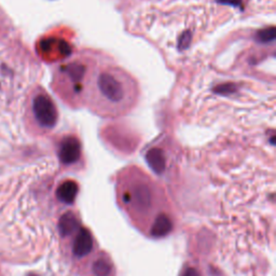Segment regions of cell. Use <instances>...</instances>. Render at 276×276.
I'll return each mask as SVG.
<instances>
[{
    "mask_svg": "<svg viewBox=\"0 0 276 276\" xmlns=\"http://www.w3.org/2000/svg\"><path fill=\"white\" fill-rule=\"evenodd\" d=\"M81 156V144L77 137L67 136L65 137L59 150V157L64 164H73L80 159Z\"/></svg>",
    "mask_w": 276,
    "mask_h": 276,
    "instance_id": "obj_3",
    "label": "cell"
},
{
    "mask_svg": "<svg viewBox=\"0 0 276 276\" xmlns=\"http://www.w3.org/2000/svg\"><path fill=\"white\" fill-rule=\"evenodd\" d=\"M173 229L172 220L166 215H160L151 228V234L156 237H163Z\"/></svg>",
    "mask_w": 276,
    "mask_h": 276,
    "instance_id": "obj_8",
    "label": "cell"
},
{
    "mask_svg": "<svg viewBox=\"0 0 276 276\" xmlns=\"http://www.w3.org/2000/svg\"><path fill=\"white\" fill-rule=\"evenodd\" d=\"M190 41H191V34H190V32H186L182 35V38H180L178 45L180 49H183V50L187 49L190 44Z\"/></svg>",
    "mask_w": 276,
    "mask_h": 276,
    "instance_id": "obj_13",
    "label": "cell"
},
{
    "mask_svg": "<svg viewBox=\"0 0 276 276\" xmlns=\"http://www.w3.org/2000/svg\"><path fill=\"white\" fill-rule=\"evenodd\" d=\"M134 199L140 207H148L151 202L150 191L146 185H138L134 191Z\"/></svg>",
    "mask_w": 276,
    "mask_h": 276,
    "instance_id": "obj_10",
    "label": "cell"
},
{
    "mask_svg": "<svg viewBox=\"0 0 276 276\" xmlns=\"http://www.w3.org/2000/svg\"><path fill=\"white\" fill-rule=\"evenodd\" d=\"M217 93H221V94H228V93H232L234 92V85L233 84H222L220 87H218L216 89Z\"/></svg>",
    "mask_w": 276,
    "mask_h": 276,
    "instance_id": "obj_14",
    "label": "cell"
},
{
    "mask_svg": "<svg viewBox=\"0 0 276 276\" xmlns=\"http://www.w3.org/2000/svg\"><path fill=\"white\" fill-rule=\"evenodd\" d=\"M217 2L223 5H230L233 7L242 8V0H217Z\"/></svg>",
    "mask_w": 276,
    "mask_h": 276,
    "instance_id": "obj_15",
    "label": "cell"
},
{
    "mask_svg": "<svg viewBox=\"0 0 276 276\" xmlns=\"http://www.w3.org/2000/svg\"><path fill=\"white\" fill-rule=\"evenodd\" d=\"M78 220L71 213L65 214L60 220L59 229L63 236H67L78 229Z\"/></svg>",
    "mask_w": 276,
    "mask_h": 276,
    "instance_id": "obj_9",
    "label": "cell"
},
{
    "mask_svg": "<svg viewBox=\"0 0 276 276\" xmlns=\"http://www.w3.org/2000/svg\"><path fill=\"white\" fill-rule=\"evenodd\" d=\"M78 193V185L72 180H67V182L63 183L56 191V196L61 202L66 204L73 203L76 196Z\"/></svg>",
    "mask_w": 276,
    "mask_h": 276,
    "instance_id": "obj_6",
    "label": "cell"
},
{
    "mask_svg": "<svg viewBox=\"0 0 276 276\" xmlns=\"http://www.w3.org/2000/svg\"><path fill=\"white\" fill-rule=\"evenodd\" d=\"M147 163L150 168L157 174H162L164 172L165 168V158L163 155V151L159 148H152L150 149L146 155Z\"/></svg>",
    "mask_w": 276,
    "mask_h": 276,
    "instance_id": "obj_5",
    "label": "cell"
},
{
    "mask_svg": "<svg viewBox=\"0 0 276 276\" xmlns=\"http://www.w3.org/2000/svg\"><path fill=\"white\" fill-rule=\"evenodd\" d=\"M33 111L37 122L43 128L52 129L58 122V109L45 94H39L34 98Z\"/></svg>",
    "mask_w": 276,
    "mask_h": 276,
    "instance_id": "obj_2",
    "label": "cell"
},
{
    "mask_svg": "<svg viewBox=\"0 0 276 276\" xmlns=\"http://www.w3.org/2000/svg\"><path fill=\"white\" fill-rule=\"evenodd\" d=\"M66 73L72 81V87L74 92H79L81 90V82L85 74V66L80 63H71L65 68Z\"/></svg>",
    "mask_w": 276,
    "mask_h": 276,
    "instance_id": "obj_7",
    "label": "cell"
},
{
    "mask_svg": "<svg viewBox=\"0 0 276 276\" xmlns=\"http://www.w3.org/2000/svg\"><path fill=\"white\" fill-rule=\"evenodd\" d=\"M93 271L96 276H108L111 272V264L107 259H98L94 263Z\"/></svg>",
    "mask_w": 276,
    "mask_h": 276,
    "instance_id": "obj_11",
    "label": "cell"
},
{
    "mask_svg": "<svg viewBox=\"0 0 276 276\" xmlns=\"http://www.w3.org/2000/svg\"><path fill=\"white\" fill-rule=\"evenodd\" d=\"M257 39H258L262 43H269V42L274 41L275 28L269 27V28H265V30L260 31L258 34H257Z\"/></svg>",
    "mask_w": 276,
    "mask_h": 276,
    "instance_id": "obj_12",
    "label": "cell"
},
{
    "mask_svg": "<svg viewBox=\"0 0 276 276\" xmlns=\"http://www.w3.org/2000/svg\"><path fill=\"white\" fill-rule=\"evenodd\" d=\"M183 276H201V274H199L198 271L195 270L194 268H188V269L184 272Z\"/></svg>",
    "mask_w": 276,
    "mask_h": 276,
    "instance_id": "obj_16",
    "label": "cell"
},
{
    "mask_svg": "<svg viewBox=\"0 0 276 276\" xmlns=\"http://www.w3.org/2000/svg\"><path fill=\"white\" fill-rule=\"evenodd\" d=\"M93 248V237L90 231L85 228H81L79 230L76 240L73 243L72 250L74 256L82 258V257L87 256Z\"/></svg>",
    "mask_w": 276,
    "mask_h": 276,
    "instance_id": "obj_4",
    "label": "cell"
},
{
    "mask_svg": "<svg viewBox=\"0 0 276 276\" xmlns=\"http://www.w3.org/2000/svg\"><path fill=\"white\" fill-rule=\"evenodd\" d=\"M98 96L111 109H122L130 103V80L121 70L111 68L101 72L95 82Z\"/></svg>",
    "mask_w": 276,
    "mask_h": 276,
    "instance_id": "obj_1",
    "label": "cell"
}]
</instances>
